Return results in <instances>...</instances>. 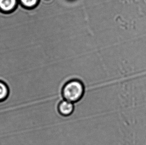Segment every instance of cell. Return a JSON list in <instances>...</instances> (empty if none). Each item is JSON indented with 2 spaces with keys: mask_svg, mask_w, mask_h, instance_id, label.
<instances>
[{
  "mask_svg": "<svg viewBox=\"0 0 146 145\" xmlns=\"http://www.w3.org/2000/svg\"><path fill=\"white\" fill-rule=\"evenodd\" d=\"M10 94L9 88L6 82L0 80V102L6 100Z\"/></svg>",
  "mask_w": 146,
  "mask_h": 145,
  "instance_id": "277c9868",
  "label": "cell"
},
{
  "mask_svg": "<svg viewBox=\"0 0 146 145\" xmlns=\"http://www.w3.org/2000/svg\"><path fill=\"white\" fill-rule=\"evenodd\" d=\"M19 0H0V11L10 13L16 9Z\"/></svg>",
  "mask_w": 146,
  "mask_h": 145,
  "instance_id": "3957f363",
  "label": "cell"
},
{
  "mask_svg": "<svg viewBox=\"0 0 146 145\" xmlns=\"http://www.w3.org/2000/svg\"><path fill=\"white\" fill-rule=\"evenodd\" d=\"M85 92V86L81 80L72 79L63 85L61 95L64 100L72 103L79 102L83 98Z\"/></svg>",
  "mask_w": 146,
  "mask_h": 145,
  "instance_id": "6da1fadb",
  "label": "cell"
},
{
  "mask_svg": "<svg viewBox=\"0 0 146 145\" xmlns=\"http://www.w3.org/2000/svg\"><path fill=\"white\" fill-rule=\"evenodd\" d=\"M19 1L25 8L33 9L38 5L39 0H19Z\"/></svg>",
  "mask_w": 146,
  "mask_h": 145,
  "instance_id": "5b68a950",
  "label": "cell"
},
{
  "mask_svg": "<svg viewBox=\"0 0 146 145\" xmlns=\"http://www.w3.org/2000/svg\"><path fill=\"white\" fill-rule=\"evenodd\" d=\"M74 106L73 103L67 100H62L57 106V110L59 114L63 116H69L73 113Z\"/></svg>",
  "mask_w": 146,
  "mask_h": 145,
  "instance_id": "7a4b0ae2",
  "label": "cell"
}]
</instances>
